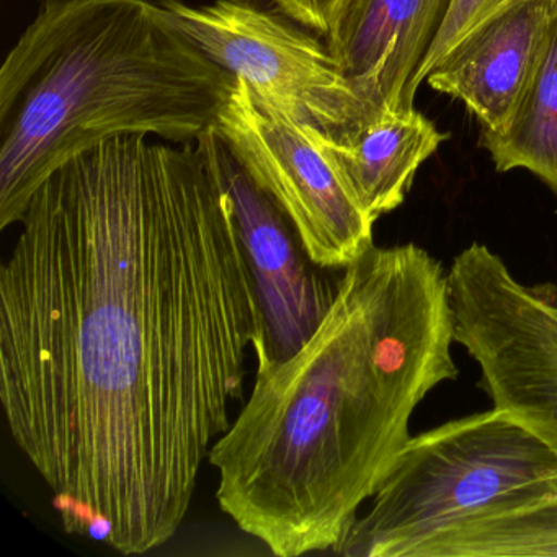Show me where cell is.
I'll use <instances>...</instances> for the list:
<instances>
[{
  "label": "cell",
  "instance_id": "obj_1",
  "mask_svg": "<svg viewBox=\"0 0 557 557\" xmlns=\"http://www.w3.org/2000/svg\"><path fill=\"white\" fill-rule=\"evenodd\" d=\"M0 267V400L70 534L168 543L244 397L265 319L233 198L197 141L109 139L28 201Z\"/></svg>",
  "mask_w": 557,
  "mask_h": 557
},
{
  "label": "cell",
  "instance_id": "obj_2",
  "mask_svg": "<svg viewBox=\"0 0 557 557\" xmlns=\"http://www.w3.org/2000/svg\"><path fill=\"white\" fill-rule=\"evenodd\" d=\"M314 334L256 383L208 461L216 498L275 556L337 550L410 440L413 412L458 377L448 270L416 244L344 269Z\"/></svg>",
  "mask_w": 557,
  "mask_h": 557
},
{
  "label": "cell",
  "instance_id": "obj_3",
  "mask_svg": "<svg viewBox=\"0 0 557 557\" xmlns=\"http://www.w3.org/2000/svg\"><path fill=\"white\" fill-rule=\"evenodd\" d=\"M234 86L159 2L45 0L0 67V227L100 143L197 141Z\"/></svg>",
  "mask_w": 557,
  "mask_h": 557
},
{
  "label": "cell",
  "instance_id": "obj_4",
  "mask_svg": "<svg viewBox=\"0 0 557 557\" xmlns=\"http://www.w3.org/2000/svg\"><path fill=\"white\" fill-rule=\"evenodd\" d=\"M557 495V453L492 407L410 436L335 553L413 557L468 521Z\"/></svg>",
  "mask_w": 557,
  "mask_h": 557
},
{
  "label": "cell",
  "instance_id": "obj_5",
  "mask_svg": "<svg viewBox=\"0 0 557 557\" xmlns=\"http://www.w3.org/2000/svg\"><path fill=\"white\" fill-rule=\"evenodd\" d=\"M456 344L481 370L492 407L557 453V283L524 285L484 244L448 270Z\"/></svg>",
  "mask_w": 557,
  "mask_h": 557
},
{
  "label": "cell",
  "instance_id": "obj_6",
  "mask_svg": "<svg viewBox=\"0 0 557 557\" xmlns=\"http://www.w3.org/2000/svg\"><path fill=\"white\" fill-rule=\"evenodd\" d=\"M214 128L288 218L318 269H347L373 249L376 221L332 162L322 129L253 99L239 81Z\"/></svg>",
  "mask_w": 557,
  "mask_h": 557
},
{
  "label": "cell",
  "instance_id": "obj_7",
  "mask_svg": "<svg viewBox=\"0 0 557 557\" xmlns=\"http://www.w3.org/2000/svg\"><path fill=\"white\" fill-rule=\"evenodd\" d=\"M175 27L253 99L335 139L360 126V106L327 45L288 15L250 0H161Z\"/></svg>",
  "mask_w": 557,
  "mask_h": 557
},
{
  "label": "cell",
  "instance_id": "obj_8",
  "mask_svg": "<svg viewBox=\"0 0 557 557\" xmlns=\"http://www.w3.org/2000/svg\"><path fill=\"white\" fill-rule=\"evenodd\" d=\"M197 145L213 162L233 198L265 319L267 363L286 360L314 334L334 301L337 285H329L315 272L288 218L250 177L214 126Z\"/></svg>",
  "mask_w": 557,
  "mask_h": 557
},
{
  "label": "cell",
  "instance_id": "obj_9",
  "mask_svg": "<svg viewBox=\"0 0 557 557\" xmlns=\"http://www.w3.org/2000/svg\"><path fill=\"white\" fill-rule=\"evenodd\" d=\"M448 4L449 0L348 2L324 40L357 97L360 126L413 109V81Z\"/></svg>",
  "mask_w": 557,
  "mask_h": 557
},
{
  "label": "cell",
  "instance_id": "obj_10",
  "mask_svg": "<svg viewBox=\"0 0 557 557\" xmlns=\"http://www.w3.org/2000/svg\"><path fill=\"white\" fill-rule=\"evenodd\" d=\"M557 0H518L462 38L429 74L438 92L461 100L482 133L508 125L543 48Z\"/></svg>",
  "mask_w": 557,
  "mask_h": 557
},
{
  "label": "cell",
  "instance_id": "obj_11",
  "mask_svg": "<svg viewBox=\"0 0 557 557\" xmlns=\"http://www.w3.org/2000/svg\"><path fill=\"white\" fill-rule=\"evenodd\" d=\"M445 139L430 120L410 109L341 138L325 135V149L358 203L377 221L404 203L420 165Z\"/></svg>",
  "mask_w": 557,
  "mask_h": 557
},
{
  "label": "cell",
  "instance_id": "obj_12",
  "mask_svg": "<svg viewBox=\"0 0 557 557\" xmlns=\"http://www.w3.org/2000/svg\"><path fill=\"white\" fill-rule=\"evenodd\" d=\"M482 145L498 172L530 171L557 197V14L510 122Z\"/></svg>",
  "mask_w": 557,
  "mask_h": 557
},
{
  "label": "cell",
  "instance_id": "obj_13",
  "mask_svg": "<svg viewBox=\"0 0 557 557\" xmlns=\"http://www.w3.org/2000/svg\"><path fill=\"white\" fill-rule=\"evenodd\" d=\"M557 556V495L495 511L446 531L413 557Z\"/></svg>",
  "mask_w": 557,
  "mask_h": 557
},
{
  "label": "cell",
  "instance_id": "obj_14",
  "mask_svg": "<svg viewBox=\"0 0 557 557\" xmlns=\"http://www.w3.org/2000/svg\"><path fill=\"white\" fill-rule=\"evenodd\" d=\"M515 2L518 0H449L435 41L430 47L413 81L416 90L462 38L468 37L479 25L484 24L504 9L510 8Z\"/></svg>",
  "mask_w": 557,
  "mask_h": 557
},
{
  "label": "cell",
  "instance_id": "obj_15",
  "mask_svg": "<svg viewBox=\"0 0 557 557\" xmlns=\"http://www.w3.org/2000/svg\"><path fill=\"white\" fill-rule=\"evenodd\" d=\"M273 2L282 14L288 15L302 27L325 38L350 0H273Z\"/></svg>",
  "mask_w": 557,
  "mask_h": 557
}]
</instances>
